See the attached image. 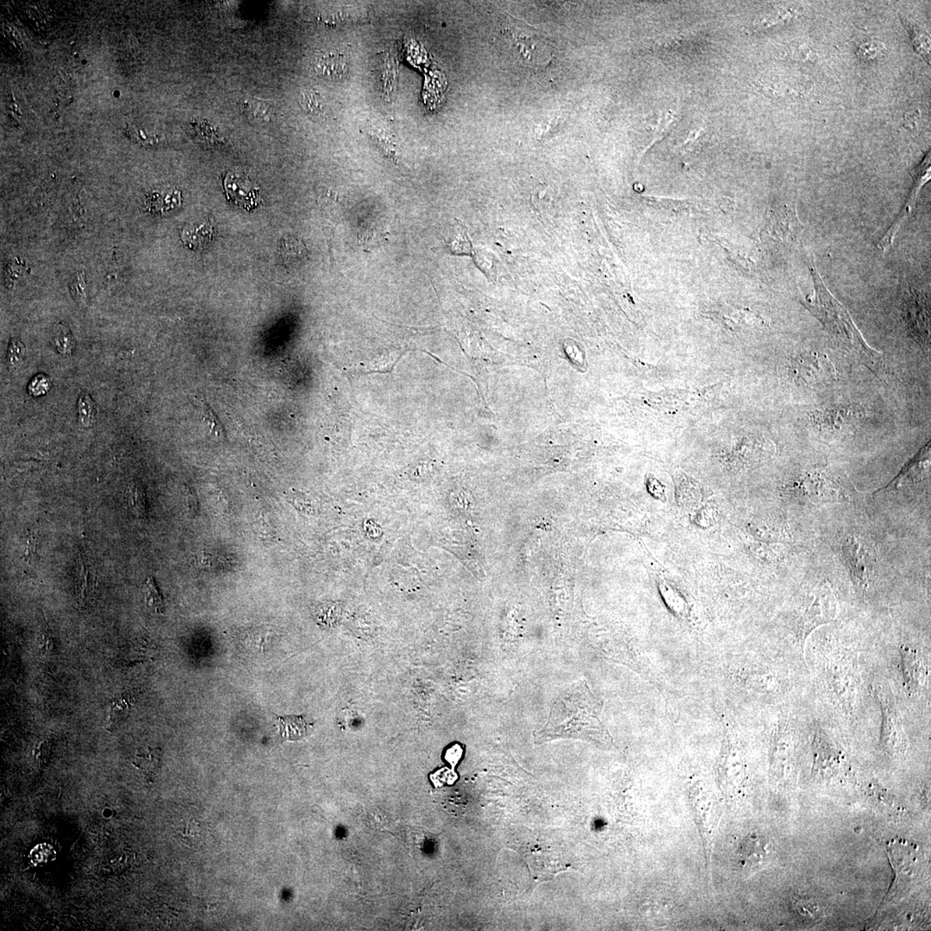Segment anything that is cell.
Here are the masks:
<instances>
[{
  "instance_id": "obj_18",
  "label": "cell",
  "mask_w": 931,
  "mask_h": 931,
  "mask_svg": "<svg viewBox=\"0 0 931 931\" xmlns=\"http://www.w3.org/2000/svg\"><path fill=\"white\" fill-rule=\"evenodd\" d=\"M275 725L279 734L288 740L303 738L310 728V724L301 716L278 717Z\"/></svg>"
},
{
  "instance_id": "obj_21",
  "label": "cell",
  "mask_w": 931,
  "mask_h": 931,
  "mask_svg": "<svg viewBox=\"0 0 931 931\" xmlns=\"http://www.w3.org/2000/svg\"><path fill=\"white\" fill-rule=\"evenodd\" d=\"M182 240L187 245L191 247H203L210 242L212 237V226L209 224H202L200 226H192L184 229L182 232Z\"/></svg>"
},
{
  "instance_id": "obj_7",
  "label": "cell",
  "mask_w": 931,
  "mask_h": 931,
  "mask_svg": "<svg viewBox=\"0 0 931 931\" xmlns=\"http://www.w3.org/2000/svg\"><path fill=\"white\" fill-rule=\"evenodd\" d=\"M789 381L796 388L820 390L838 381L840 374L826 354L809 350L792 356L787 366Z\"/></svg>"
},
{
  "instance_id": "obj_6",
  "label": "cell",
  "mask_w": 931,
  "mask_h": 931,
  "mask_svg": "<svg viewBox=\"0 0 931 931\" xmlns=\"http://www.w3.org/2000/svg\"><path fill=\"white\" fill-rule=\"evenodd\" d=\"M869 419L864 407L858 403H833L813 410L808 416L809 426L824 438H840L851 435Z\"/></svg>"
},
{
  "instance_id": "obj_17",
  "label": "cell",
  "mask_w": 931,
  "mask_h": 931,
  "mask_svg": "<svg viewBox=\"0 0 931 931\" xmlns=\"http://www.w3.org/2000/svg\"><path fill=\"white\" fill-rule=\"evenodd\" d=\"M903 26L908 31L910 37L912 42L913 48L916 53L930 64V35L923 31L918 24L913 22L908 17L899 14Z\"/></svg>"
},
{
  "instance_id": "obj_11",
  "label": "cell",
  "mask_w": 931,
  "mask_h": 931,
  "mask_svg": "<svg viewBox=\"0 0 931 931\" xmlns=\"http://www.w3.org/2000/svg\"><path fill=\"white\" fill-rule=\"evenodd\" d=\"M887 851L899 885H907L914 880L921 871L923 861L919 846L903 839H894L888 842Z\"/></svg>"
},
{
  "instance_id": "obj_20",
  "label": "cell",
  "mask_w": 931,
  "mask_h": 931,
  "mask_svg": "<svg viewBox=\"0 0 931 931\" xmlns=\"http://www.w3.org/2000/svg\"><path fill=\"white\" fill-rule=\"evenodd\" d=\"M299 103L304 112L313 116L323 115L327 111V103L320 93L315 90H303L299 95Z\"/></svg>"
},
{
  "instance_id": "obj_19",
  "label": "cell",
  "mask_w": 931,
  "mask_h": 931,
  "mask_svg": "<svg viewBox=\"0 0 931 931\" xmlns=\"http://www.w3.org/2000/svg\"><path fill=\"white\" fill-rule=\"evenodd\" d=\"M132 698L130 696H123L113 701L106 720V730L114 731L120 724L125 721L132 711Z\"/></svg>"
},
{
  "instance_id": "obj_15",
  "label": "cell",
  "mask_w": 931,
  "mask_h": 931,
  "mask_svg": "<svg viewBox=\"0 0 931 931\" xmlns=\"http://www.w3.org/2000/svg\"><path fill=\"white\" fill-rule=\"evenodd\" d=\"M313 70L318 76L325 80H343L349 73L346 56L339 51H321L315 56Z\"/></svg>"
},
{
  "instance_id": "obj_25",
  "label": "cell",
  "mask_w": 931,
  "mask_h": 931,
  "mask_svg": "<svg viewBox=\"0 0 931 931\" xmlns=\"http://www.w3.org/2000/svg\"><path fill=\"white\" fill-rule=\"evenodd\" d=\"M143 593L145 602H146L148 607L152 609L155 614H164V601H162V598L157 586H155L153 578L148 579L144 586Z\"/></svg>"
},
{
  "instance_id": "obj_27",
  "label": "cell",
  "mask_w": 931,
  "mask_h": 931,
  "mask_svg": "<svg viewBox=\"0 0 931 931\" xmlns=\"http://www.w3.org/2000/svg\"><path fill=\"white\" fill-rule=\"evenodd\" d=\"M79 597L83 603H87L89 600L93 599L95 592V584L94 576L88 571L86 566H82L80 575Z\"/></svg>"
},
{
  "instance_id": "obj_16",
  "label": "cell",
  "mask_w": 931,
  "mask_h": 931,
  "mask_svg": "<svg viewBox=\"0 0 931 931\" xmlns=\"http://www.w3.org/2000/svg\"><path fill=\"white\" fill-rule=\"evenodd\" d=\"M225 186L228 197L234 203L245 208L254 207V205H256L258 192L246 178L232 173L226 177Z\"/></svg>"
},
{
  "instance_id": "obj_14",
  "label": "cell",
  "mask_w": 931,
  "mask_h": 931,
  "mask_svg": "<svg viewBox=\"0 0 931 931\" xmlns=\"http://www.w3.org/2000/svg\"><path fill=\"white\" fill-rule=\"evenodd\" d=\"M913 179H914V185H913L912 192L909 195V199L907 202H906L905 207L903 208L900 215L898 216L896 221L894 222L893 226L889 229V231L886 233V235H885L882 237V239L878 243V247H879V250L882 251V252H886V251L889 250L891 247L894 237L896 236L899 228H900L903 223L905 221V219L909 217V215L912 214V211L914 209L920 190H921L923 186L930 179V152L929 155H927V157L923 159V161L919 166V168L916 170L914 175H913Z\"/></svg>"
},
{
  "instance_id": "obj_31",
  "label": "cell",
  "mask_w": 931,
  "mask_h": 931,
  "mask_svg": "<svg viewBox=\"0 0 931 931\" xmlns=\"http://www.w3.org/2000/svg\"><path fill=\"white\" fill-rule=\"evenodd\" d=\"M886 51V47L880 42H869V44H862L858 49V55L862 61H872L881 55V53Z\"/></svg>"
},
{
  "instance_id": "obj_24",
  "label": "cell",
  "mask_w": 931,
  "mask_h": 931,
  "mask_svg": "<svg viewBox=\"0 0 931 931\" xmlns=\"http://www.w3.org/2000/svg\"><path fill=\"white\" fill-rule=\"evenodd\" d=\"M243 109L247 115L254 119L266 121V120L270 119L272 115V106L270 103L256 100V98H247V100L244 101Z\"/></svg>"
},
{
  "instance_id": "obj_35",
  "label": "cell",
  "mask_w": 931,
  "mask_h": 931,
  "mask_svg": "<svg viewBox=\"0 0 931 931\" xmlns=\"http://www.w3.org/2000/svg\"><path fill=\"white\" fill-rule=\"evenodd\" d=\"M649 489L651 494L656 498H661L665 496L663 487L661 486L659 481L654 479L653 477L649 478Z\"/></svg>"
},
{
  "instance_id": "obj_12",
  "label": "cell",
  "mask_w": 931,
  "mask_h": 931,
  "mask_svg": "<svg viewBox=\"0 0 931 931\" xmlns=\"http://www.w3.org/2000/svg\"><path fill=\"white\" fill-rule=\"evenodd\" d=\"M900 672L906 689L913 695H921L930 684V664L921 651L903 644L899 650Z\"/></svg>"
},
{
  "instance_id": "obj_37",
  "label": "cell",
  "mask_w": 931,
  "mask_h": 931,
  "mask_svg": "<svg viewBox=\"0 0 931 931\" xmlns=\"http://www.w3.org/2000/svg\"><path fill=\"white\" fill-rule=\"evenodd\" d=\"M35 554V537L31 536L29 537V539H28L27 548L26 550V554H24V558L26 559V561L31 562L34 560Z\"/></svg>"
},
{
  "instance_id": "obj_36",
  "label": "cell",
  "mask_w": 931,
  "mask_h": 931,
  "mask_svg": "<svg viewBox=\"0 0 931 931\" xmlns=\"http://www.w3.org/2000/svg\"><path fill=\"white\" fill-rule=\"evenodd\" d=\"M53 650H54V642H53V639L48 635H44V636H42V656H47V654H51Z\"/></svg>"
},
{
  "instance_id": "obj_23",
  "label": "cell",
  "mask_w": 931,
  "mask_h": 931,
  "mask_svg": "<svg viewBox=\"0 0 931 931\" xmlns=\"http://www.w3.org/2000/svg\"><path fill=\"white\" fill-rule=\"evenodd\" d=\"M77 408L78 419L81 426L87 428L93 426L96 419L97 408L96 403L91 396L87 394L81 395L78 400Z\"/></svg>"
},
{
  "instance_id": "obj_30",
  "label": "cell",
  "mask_w": 931,
  "mask_h": 931,
  "mask_svg": "<svg viewBox=\"0 0 931 931\" xmlns=\"http://www.w3.org/2000/svg\"><path fill=\"white\" fill-rule=\"evenodd\" d=\"M51 381L47 375L40 374L35 375L33 380L28 385V392L33 397H41L51 390Z\"/></svg>"
},
{
  "instance_id": "obj_34",
  "label": "cell",
  "mask_w": 931,
  "mask_h": 931,
  "mask_svg": "<svg viewBox=\"0 0 931 931\" xmlns=\"http://www.w3.org/2000/svg\"><path fill=\"white\" fill-rule=\"evenodd\" d=\"M130 505L133 511L137 512V514H143V512L145 511L143 496L138 489H136V488H134L132 494H130Z\"/></svg>"
},
{
  "instance_id": "obj_5",
  "label": "cell",
  "mask_w": 931,
  "mask_h": 931,
  "mask_svg": "<svg viewBox=\"0 0 931 931\" xmlns=\"http://www.w3.org/2000/svg\"><path fill=\"white\" fill-rule=\"evenodd\" d=\"M837 611V600L827 583H820L807 591L800 598L792 616V632L796 639L805 645L815 629L833 621Z\"/></svg>"
},
{
  "instance_id": "obj_3",
  "label": "cell",
  "mask_w": 931,
  "mask_h": 931,
  "mask_svg": "<svg viewBox=\"0 0 931 931\" xmlns=\"http://www.w3.org/2000/svg\"><path fill=\"white\" fill-rule=\"evenodd\" d=\"M823 663L822 676L830 699L839 709L855 714L862 706L864 686L851 654L831 653Z\"/></svg>"
},
{
  "instance_id": "obj_29",
  "label": "cell",
  "mask_w": 931,
  "mask_h": 931,
  "mask_svg": "<svg viewBox=\"0 0 931 931\" xmlns=\"http://www.w3.org/2000/svg\"><path fill=\"white\" fill-rule=\"evenodd\" d=\"M155 750L148 749L147 751H141L137 754L134 759V765L143 772L144 774L150 775L153 773L157 767V755Z\"/></svg>"
},
{
  "instance_id": "obj_1",
  "label": "cell",
  "mask_w": 931,
  "mask_h": 931,
  "mask_svg": "<svg viewBox=\"0 0 931 931\" xmlns=\"http://www.w3.org/2000/svg\"><path fill=\"white\" fill-rule=\"evenodd\" d=\"M602 708L603 704L586 681L575 683L555 698L547 724L534 734V743L579 739L598 748L611 749L614 740L602 723Z\"/></svg>"
},
{
  "instance_id": "obj_22",
  "label": "cell",
  "mask_w": 931,
  "mask_h": 931,
  "mask_svg": "<svg viewBox=\"0 0 931 931\" xmlns=\"http://www.w3.org/2000/svg\"><path fill=\"white\" fill-rule=\"evenodd\" d=\"M51 342L58 352L63 356L71 355L76 348V341L69 329L62 324L55 328Z\"/></svg>"
},
{
  "instance_id": "obj_26",
  "label": "cell",
  "mask_w": 931,
  "mask_h": 931,
  "mask_svg": "<svg viewBox=\"0 0 931 931\" xmlns=\"http://www.w3.org/2000/svg\"><path fill=\"white\" fill-rule=\"evenodd\" d=\"M70 292L72 298L80 307L87 304V286L83 272H78L70 282Z\"/></svg>"
},
{
  "instance_id": "obj_9",
  "label": "cell",
  "mask_w": 931,
  "mask_h": 931,
  "mask_svg": "<svg viewBox=\"0 0 931 931\" xmlns=\"http://www.w3.org/2000/svg\"><path fill=\"white\" fill-rule=\"evenodd\" d=\"M870 691L874 693L880 706V739L884 748L891 755L904 754L907 748V738L903 727L900 715L886 693L880 689H873L872 686H870Z\"/></svg>"
},
{
  "instance_id": "obj_33",
  "label": "cell",
  "mask_w": 931,
  "mask_h": 931,
  "mask_svg": "<svg viewBox=\"0 0 931 931\" xmlns=\"http://www.w3.org/2000/svg\"><path fill=\"white\" fill-rule=\"evenodd\" d=\"M51 753V745L48 740H44L38 743L35 747L34 755L35 759L40 764H45L48 762Z\"/></svg>"
},
{
  "instance_id": "obj_4",
  "label": "cell",
  "mask_w": 931,
  "mask_h": 931,
  "mask_svg": "<svg viewBox=\"0 0 931 931\" xmlns=\"http://www.w3.org/2000/svg\"><path fill=\"white\" fill-rule=\"evenodd\" d=\"M785 491L796 502L814 505L847 501L845 481L829 467H808L795 473L785 484Z\"/></svg>"
},
{
  "instance_id": "obj_13",
  "label": "cell",
  "mask_w": 931,
  "mask_h": 931,
  "mask_svg": "<svg viewBox=\"0 0 931 931\" xmlns=\"http://www.w3.org/2000/svg\"><path fill=\"white\" fill-rule=\"evenodd\" d=\"M904 313L916 341L921 345L930 342V315L927 300L915 290L906 292L904 295Z\"/></svg>"
},
{
  "instance_id": "obj_8",
  "label": "cell",
  "mask_w": 931,
  "mask_h": 931,
  "mask_svg": "<svg viewBox=\"0 0 931 931\" xmlns=\"http://www.w3.org/2000/svg\"><path fill=\"white\" fill-rule=\"evenodd\" d=\"M842 553L858 592L866 595L873 586L876 555L872 545L859 534H849L842 543Z\"/></svg>"
},
{
  "instance_id": "obj_2",
  "label": "cell",
  "mask_w": 931,
  "mask_h": 931,
  "mask_svg": "<svg viewBox=\"0 0 931 931\" xmlns=\"http://www.w3.org/2000/svg\"><path fill=\"white\" fill-rule=\"evenodd\" d=\"M805 261L812 276L814 293L813 295L806 297L803 304L839 341L861 356L871 367L876 368L880 364V359L878 358L880 356L867 346L851 315L829 292L817 271L813 256H806Z\"/></svg>"
},
{
  "instance_id": "obj_32",
  "label": "cell",
  "mask_w": 931,
  "mask_h": 931,
  "mask_svg": "<svg viewBox=\"0 0 931 931\" xmlns=\"http://www.w3.org/2000/svg\"><path fill=\"white\" fill-rule=\"evenodd\" d=\"M760 845L755 838L746 841L742 847V858L749 862L757 861V858L763 856V848Z\"/></svg>"
},
{
  "instance_id": "obj_10",
  "label": "cell",
  "mask_w": 931,
  "mask_h": 931,
  "mask_svg": "<svg viewBox=\"0 0 931 931\" xmlns=\"http://www.w3.org/2000/svg\"><path fill=\"white\" fill-rule=\"evenodd\" d=\"M814 766L812 774L817 778H827L837 776L845 770L847 763L841 749L835 745L826 731L819 725H815L813 739Z\"/></svg>"
},
{
  "instance_id": "obj_28",
  "label": "cell",
  "mask_w": 931,
  "mask_h": 931,
  "mask_svg": "<svg viewBox=\"0 0 931 931\" xmlns=\"http://www.w3.org/2000/svg\"><path fill=\"white\" fill-rule=\"evenodd\" d=\"M26 356V347L19 338H12L7 353V364L10 369H17L22 364Z\"/></svg>"
}]
</instances>
